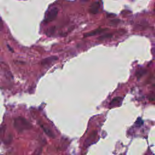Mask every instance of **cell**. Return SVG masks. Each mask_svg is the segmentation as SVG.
I'll list each match as a JSON object with an SVG mask.
<instances>
[{"instance_id":"277c9868","label":"cell","mask_w":155,"mask_h":155,"mask_svg":"<svg viewBox=\"0 0 155 155\" xmlns=\"http://www.w3.org/2000/svg\"><path fill=\"white\" fill-rule=\"evenodd\" d=\"M58 59V58L56 56H52L48 58H46L45 59H44L42 61H41V64L42 65H47V64H50L52 63L53 62L55 61Z\"/></svg>"},{"instance_id":"30bf717a","label":"cell","mask_w":155,"mask_h":155,"mask_svg":"<svg viewBox=\"0 0 155 155\" xmlns=\"http://www.w3.org/2000/svg\"><path fill=\"white\" fill-rule=\"evenodd\" d=\"M143 124V121L141 118H138L136 122V124L138 126H141Z\"/></svg>"},{"instance_id":"8992f818","label":"cell","mask_w":155,"mask_h":155,"mask_svg":"<svg viewBox=\"0 0 155 155\" xmlns=\"http://www.w3.org/2000/svg\"><path fill=\"white\" fill-rule=\"evenodd\" d=\"M107 30V29H96L95 30H93L91 32L87 33V34H86L84 35V37H88V36H94L96 35L97 34H101V33Z\"/></svg>"},{"instance_id":"8fae6325","label":"cell","mask_w":155,"mask_h":155,"mask_svg":"<svg viewBox=\"0 0 155 155\" xmlns=\"http://www.w3.org/2000/svg\"><path fill=\"white\" fill-rule=\"evenodd\" d=\"M119 22V20H114L110 21V24H111V25H116V24H117Z\"/></svg>"},{"instance_id":"6da1fadb","label":"cell","mask_w":155,"mask_h":155,"mask_svg":"<svg viewBox=\"0 0 155 155\" xmlns=\"http://www.w3.org/2000/svg\"><path fill=\"white\" fill-rule=\"evenodd\" d=\"M32 125L29 122L23 118L18 117L15 119L14 127L20 132H22L26 130L30 129L32 128Z\"/></svg>"},{"instance_id":"ba28073f","label":"cell","mask_w":155,"mask_h":155,"mask_svg":"<svg viewBox=\"0 0 155 155\" xmlns=\"http://www.w3.org/2000/svg\"><path fill=\"white\" fill-rule=\"evenodd\" d=\"M112 35L111 34H105V35H103L101 36H99L98 38V40H105V39H106V38H110V37H112Z\"/></svg>"},{"instance_id":"5b68a950","label":"cell","mask_w":155,"mask_h":155,"mask_svg":"<svg viewBox=\"0 0 155 155\" xmlns=\"http://www.w3.org/2000/svg\"><path fill=\"white\" fill-rule=\"evenodd\" d=\"M123 98L121 97H116L114 98L113 100L111 101L110 104V106L111 107H117L119 106L120 105L122 104V101H123Z\"/></svg>"},{"instance_id":"7a4b0ae2","label":"cell","mask_w":155,"mask_h":155,"mask_svg":"<svg viewBox=\"0 0 155 155\" xmlns=\"http://www.w3.org/2000/svg\"><path fill=\"white\" fill-rule=\"evenodd\" d=\"M58 9L57 7H53L52 9H51V10L48 12L46 19H45V22L47 23H50V22L53 21L58 15Z\"/></svg>"},{"instance_id":"7c38bea8","label":"cell","mask_w":155,"mask_h":155,"mask_svg":"<svg viewBox=\"0 0 155 155\" xmlns=\"http://www.w3.org/2000/svg\"><path fill=\"white\" fill-rule=\"evenodd\" d=\"M154 12H155V4H154Z\"/></svg>"},{"instance_id":"3957f363","label":"cell","mask_w":155,"mask_h":155,"mask_svg":"<svg viewBox=\"0 0 155 155\" xmlns=\"http://www.w3.org/2000/svg\"><path fill=\"white\" fill-rule=\"evenodd\" d=\"M99 9H100V3L99 1H96L92 4L89 12L92 14H96L98 13Z\"/></svg>"},{"instance_id":"52a82bcc","label":"cell","mask_w":155,"mask_h":155,"mask_svg":"<svg viewBox=\"0 0 155 155\" xmlns=\"http://www.w3.org/2000/svg\"><path fill=\"white\" fill-rule=\"evenodd\" d=\"M41 127L43 129L44 131L45 132V133L50 137L51 138H55V135L54 134V133L49 128L46 127H44L42 125H41Z\"/></svg>"},{"instance_id":"9c48e42d","label":"cell","mask_w":155,"mask_h":155,"mask_svg":"<svg viewBox=\"0 0 155 155\" xmlns=\"http://www.w3.org/2000/svg\"><path fill=\"white\" fill-rule=\"evenodd\" d=\"M146 72V71L145 70H141L140 71H138L136 73V76L137 77V78H140L143 75H144Z\"/></svg>"}]
</instances>
